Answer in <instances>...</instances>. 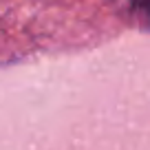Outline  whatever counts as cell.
<instances>
[{"instance_id":"cell-1","label":"cell","mask_w":150,"mask_h":150,"mask_svg":"<svg viewBox=\"0 0 150 150\" xmlns=\"http://www.w3.org/2000/svg\"><path fill=\"white\" fill-rule=\"evenodd\" d=\"M130 18L144 31H150V0H132Z\"/></svg>"}]
</instances>
